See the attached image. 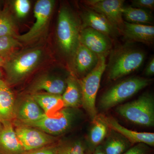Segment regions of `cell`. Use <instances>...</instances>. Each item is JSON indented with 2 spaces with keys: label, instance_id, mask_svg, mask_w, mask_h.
<instances>
[{
  "label": "cell",
  "instance_id": "cell-1",
  "mask_svg": "<svg viewBox=\"0 0 154 154\" xmlns=\"http://www.w3.org/2000/svg\"><path fill=\"white\" fill-rule=\"evenodd\" d=\"M145 58L142 51L128 45L118 48L111 52L107 64L109 79L115 81L139 68Z\"/></svg>",
  "mask_w": 154,
  "mask_h": 154
},
{
  "label": "cell",
  "instance_id": "cell-2",
  "mask_svg": "<svg viewBox=\"0 0 154 154\" xmlns=\"http://www.w3.org/2000/svg\"><path fill=\"white\" fill-rule=\"evenodd\" d=\"M81 26L71 11L66 7L59 12L57 38L62 51L67 55H73L79 44Z\"/></svg>",
  "mask_w": 154,
  "mask_h": 154
},
{
  "label": "cell",
  "instance_id": "cell-3",
  "mask_svg": "<svg viewBox=\"0 0 154 154\" xmlns=\"http://www.w3.org/2000/svg\"><path fill=\"white\" fill-rule=\"evenodd\" d=\"M42 54L41 50L35 48L5 58L2 67L5 72L6 82L13 84L24 79L37 66Z\"/></svg>",
  "mask_w": 154,
  "mask_h": 154
},
{
  "label": "cell",
  "instance_id": "cell-4",
  "mask_svg": "<svg viewBox=\"0 0 154 154\" xmlns=\"http://www.w3.org/2000/svg\"><path fill=\"white\" fill-rule=\"evenodd\" d=\"M119 115L134 124L145 127L154 125L153 96L145 93L135 100L117 106Z\"/></svg>",
  "mask_w": 154,
  "mask_h": 154
},
{
  "label": "cell",
  "instance_id": "cell-5",
  "mask_svg": "<svg viewBox=\"0 0 154 154\" xmlns=\"http://www.w3.org/2000/svg\"><path fill=\"white\" fill-rule=\"evenodd\" d=\"M105 58L99 57L95 67L79 82L82 94V105L92 122L97 116L96 98L102 75L106 69Z\"/></svg>",
  "mask_w": 154,
  "mask_h": 154
},
{
  "label": "cell",
  "instance_id": "cell-6",
  "mask_svg": "<svg viewBox=\"0 0 154 154\" xmlns=\"http://www.w3.org/2000/svg\"><path fill=\"white\" fill-rule=\"evenodd\" d=\"M150 82L148 79L133 77L117 83L103 94L99 101L100 108L107 110L115 107L148 86Z\"/></svg>",
  "mask_w": 154,
  "mask_h": 154
},
{
  "label": "cell",
  "instance_id": "cell-7",
  "mask_svg": "<svg viewBox=\"0 0 154 154\" xmlns=\"http://www.w3.org/2000/svg\"><path fill=\"white\" fill-rule=\"evenodd\" d=\"M75 117V114L72 108L64 107L54 114H45L36 120L22 122L18 121L17 123L35 128L51 135H59L70 128Z\"/></svg>",
  "mask_w": 154,
  "mask_h": 154
},
{
  "label": "cell",
  "instance_id": "cell-8",
  "mask_svg": "<svg viewBox=\"0 0 154 154\" xmlns=\"http://www.w3.org/2000/svg\"><path fill=\"white\" fill-rule=\"evenodd\" d=\"M55 1L38 0L34 6V17L35 21L28 32L15 38L19 41L28 42L38 38L45 30L54 8Z\"/></svg>",
  "mask_w": 154,
  "mask_h": 154
},
{
  "label": "cell",
  "instance_id": "cell-9",
  "mask_svg": "<svg viewBox=\"0 0 154 154\" xmlns=\"http://www.w3.org/2000/svg\"><path fill=\"white\" fill-rule=\"evenodd\" d=\"M15 130L25 152L51 145L56 140L55 137L40 130L23 125L17 123Z\"/></svg>",
  "mask_w": 154,
  "mask_h": 154
},
{
  "label": "cell",
  "instance_id": "cell-10",
  "mask_svg": "<svg viewBox=\"0 0 154 154\" xmlns=\"http://www.w3.org/2000/svg\"><path fill=\"white\" fill-rule=\"evenodd\" d=\"M124 2L123 0H88L85 3L91 10L105 16L121 33L124 21L122 13Z\"/></svg>",
  "mask_w": 154,
  "mask_h": 154
},
{
  "label": "cell",
  "instance_id": "cell-11",
  "mask_svg": "<svg viewBox=\"0 0 154 154\" xmlns=\"http://www.w3.org/2000/svg\"><path fill=\"white\" fill-rule=\"evenodd\" d=\"M79 41L80 43L98 57H106L112 47L109 36L90 28L81 29Z\"/></svg>",
  "mask_w": 154,
  "mask_h": 154
},
{
  "label": "cell",
  "instance_id": "cell-12",
  "mask_svg": "<svg viewBox=\"0 0 154 154\" xmlns=\"http://www.w3.org/2000/svg\"><path fill=\"white\" fill-rule=\"evenodd\" d=\"M25 152L12 122L0 120V154H22Z\"/></svg>",
  "mask_w": 154,
  "mask_h": 154
},
{
  "label": "cell",
  "instance_id": "cell-13",
  "mask_svg": "<svg viewBox=\"0 0 154 154\" xmlns=\"http://www.w3.org/2000/svg\"><path fill=\"white\" fill-rule=\"evenodd\" d=\"M110 128L118 133L132 144L144 143L147 146H154V133L138 132L129 130L122 126L117 120L111 116H101Z\"/></svg>",
  "mask_w": 154,
  "mask_h": 154
},
{
  "label": "cell",
  "instance_id": "cell-14",
  "mask_svg": "<svg viewBox=\"0 0 154 154\" xmlns=\"http://www.w3.org/2000/svg\"><path fill=\"white\" fill-rule=\"evenodd\" d=\"M83 28H90L103 33L109 37H115L119 30L102 14L93 10H87L82 15Z\"/></svg>",
  "mask_w": 154,
  "mask_h": 154
},
{
  "label": "cell",
  "instance_id": "cell-15",
  "mask_svg": "<svg viewBox=\"0 0 154 154\" xmlns=\"http://www.w3.org/2000/svg\"><path fill=\"white\" fill-rule=\"evenodd\" d=\"M121 33L129 41L148 45L154 42V27L152 25L133 24L124 21Z\"/></svg>",
  "mask_w": 154,
  "mask_h": 154
},
{
  "label": "cell",
  "instance_id": "cell-16",
  "mask_svg": "<svg viewBox=\"0 0 154 154\" xmlns=\"http://www.w3.org/2000/svg\"><path fill=\"white\" fill-rule=\"evenodd\" d=\"M44 114L32 96L25 97L14 108V117L21 122L36 120Z\"/></svg>",
  "mask_w": 154,
  "mask_h": 154
},
{
  "label": "cell",
  "instance_id": "cell-17",
  "mask_svg": "<svg viewBox=\"0 0 154 154\" xmlns=\"http://www.w3.org/2000/svg\"><path fill=\"white\" fill-rule=\"evenodd\" d=\"M74 65L76 71L80 75L88 74L95 67L99 57L79 43L74 54Z\"/></svg>",
  "mask_w": 154,
  "mask_h": 154
},
{
  "label": "cell",
  "instance_id": "cell-18",
  "mask_svg": "<svg viewBox=\"0 0 154 154\" xmlns=\"http://www.w3.org/2000/svg\"><path fill=\"white\" fill-rule=\"evenodd\" d=\"M66 87V82L60 78L43 76L38 78L32 85V92L45 91V93L62 96Z\"/></svg>",
  "mask_w": 154,
  "mask_h": 154
},
{
  "label": "cell",
  "instance_id": "cell-19",
  "mask_svg": "<svg viewBox=\"0 0 154 154\" xmlns=\"http://www.w3.org/2000/svg\"><path fill=\"white\" fill-rule=\"evenodd\" d=\"M14 94L5 81L0 79V120L11 121L14 117Z\"/></svg>",
  "mask_w": 154,
  "mask_h": 154
},
{
  "label": "cell",
  "instance_id": "cell-20",
  "mask_svg": "<svg viewBox=\"0 0 154 154\" xmlns=\"http://www.w3.org/2000/svg\"><path fill=\"white\" fill-rule=\"evenodd\" d=\"M32 97L46 115H51L64 108L62 96L47 93L35 94Z\"/></svg>",
  "mask_w": 154,
  "mask_h": 154
},
{
  "label": "cell",
  "instance_id": "cell-21",
  "mask_svg": "<svg viewBox=\"0 0 154 154\" xmlns=\"http://www.w3.org/2000/svg\"><path fill=\"white\" fill-rule=\"evenodd\" d=\"M65 90L62 95L64 107L74 108L82 105V94L79 83L74 77H69Z\"/></svg>",
  "mask_w": 154,
  "mask_h": 154
},
{
  "label": "cell",
  "instance_id": "cell-22",
  "mask_svg": "<svg viewBox=\"0 0 154 154\" xmlns=\"http://www.w3.org/2000/svg\"><path fill=\"white\" fill-rule=\"evenodd\" d=\"M122 13L124 21L128 23L150 25L153 22L152 15L148 10L124 6Z\"/></svg>",
  "mask_w": 154,
  "mask_h": 154
},
{
  "label": "cell",
  "instance_id": "cell-23",
  "mask_svg": "<svg viewBox=\"0 0 154 154\" xmlns=\"http://www.w3.org/2000/svg\"><path fill=\"white\" fill-rule=\"evenodd\" d=\"M108 128L107 124L101 117L97 116L92 121V125L88 136L91 147L90 151L100 145L107 136Z\"/></svg>",
  "mask_w": 154,
  "mask_h": 154
},
{
  "label": "cell",
  "instance_id": "cell-24",
  "mask_svg": "<svg viewBox=\"0 0 154 154\" xmlns=\"http://www.w3.org/2000/svg\"><path fill=\"white\" fill-rule=\"evenodd\" d=\"M16 31V23L9 9L0 10V37H15Z\"/></svg>",
  "mask_w": 154,
  "mask_h": 154
},
{
  "label": "cell",
  "instance_id": "cell-25",
  "mask_svg": "<svg viewBox=\"0 0 154 154\" xmlns=\"http://www.w3.org/2000/svg\"><path fill=\"white\" fill-rule=\"evenodd\" d=\"M130 143L123 137L113 136L109 137L102 146L105 154H123L129 148Z\"/></svg>",
  "mask_w": 154,
  "mask_h": 154
},
{
  "label": "cell",
  "instance_id": "cell-26",
  "mask_svg": "<svg viewBox=\"0 0 154 154\" xmlns=\"http://www.w3.org/2000/svg\"><path fill=\"white\" fill-rule=\"evenodd\" d=\"M58 154H85V147L79 141L57 146Z\"/></svg>",
  "mask_w": 154,
  "mask_h": 154
},
{
  "label": "cell",
  "instance_id": "cell-27",
  "mask_svg": "<svg viewBox=\"0 0 154 154\" xmlns=\"http://www.w3.org/2000/svg\"><path fill=\"white\" fill-rule=\"evenodd\" d=\"M20 43L14 37H0V56L6 57L16 48L19 47Z\"/></svg>",
  "mask_w": 154,
  "mask_h": 154
},
{
  "label": "cell",
  "instance_id": "cell-28",
  "mask_svg": "<svg viewBox=\"0 0 154 154\" xmlns=\"http://www.w3.org/2000/svg\"><path fill=\"white\" fill-rule=\"evenodd\" d=\"M14 7L17 17L19 18H24L30 11V2L28 0H16L14 2Z\"/></svg>",
  "mask_w": 154,
  "mask_h": 154
},
{
  "label": "cell",
  "instance_id": "cell-29",
  "mask_svg": "<svg viewBox=\"0 0 154 154\" xmlns=\"http://www.w3.org/2000/svg\"><path fill=\"white\" fill-rule=\"evenodd\" d=\"M131 7L143 10H153L154 0H133L131 1Z\"/></svg>",
  "mask_w": 154,
  "mask_h": 154
},
{
  "label": "cell",
  "instance_id": "cell-30",
  "mask_svg": "<svg viewBox=\"0 0 154 154\" xmlns=\"http://www.w3.org/2000/svg\"><path fill=\"white\" fill-rule=\"evenodd\" d=\"M57 146L51 145L34 150L25 152L22 154H58Z\"/></svg>",
  "mask_w": 154,
  "mask_h": 154
},
{
  "label": "cell",
  "instance_id": "cell-31",
  "mask_svg": "<svg viewBox=\"0 0 154 154\" xmlns=\"http://www.w3.org/2000/svg\"><path fill=\"white\" fill-rule=\"evenodd\" d=\"M147 145L144 143H137L129 148L123 154H149Z\"/></svg>",
  "mask_w": 154,
  "mask_h": 154
},
{
  "label": "cell",
  "instance_id": "cell-32",
  "mask_svg": "<svg viewBox=\"0 0 154 154\" xmlns=\"http://www.w3.org/2000/svg\"><path fill=\"white\" fill-rule=\"evenodd\" d=\"M145 74L148 76H150L154 74V58L152 57L149 62L145 70Z\"/></svg>",
  "mask_w": 154,
  "mask_h": 154
},
{
  "label": "cell",
  "instance_id": "cell-33",
  "mask_svg": "<svg viewBox=\"0 0 154 154\" xmlns=\"http://www.w3.org/2000/svg\"><path fill=\"white\" fill-rule=\"evenodd\" d=\"M88 154H105V153L102 149V146L99 145L92 150L90 151Z\"/></svg>",
  "mask_w": 154,
  "mask_h": 154
},
{
  "label": "cell",
  "instance_id": "cell-34",
  "mask_svg": "<svg viewBox=\"0 0 154 154\" xmlns=\"http://www.w3.org/2000/svg\"><path fill=\"white\" fill-rule=\"evenodd\" d=\"M5 61V58L0 56V68L2 67Z\"/></svg>",
  "mask_w": 154,
  "mask_h": 154
},
{
  "label": "cell",
  "instance_id": "cell-35",
  "mask_svg": "<svg viewBox=\"0 0 154 154\" xmlns=\"http://www.w3.org/2000/svg\"><path fill=\"white\" fill-rule=\"evenodd\" d=\"M3 76V73L2 72V70H1V68H0V79H2V77Z\"/></svg>",
  "mask_w": 154,
  "mask_h": 154
}]
</instances>
